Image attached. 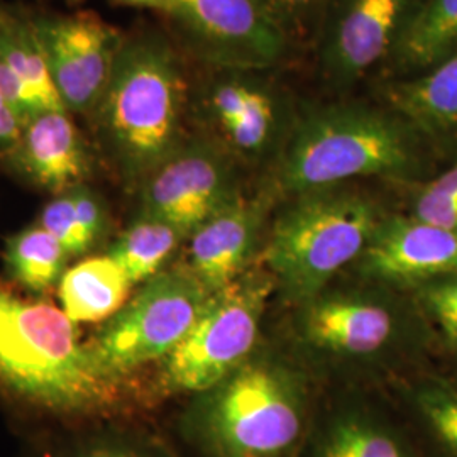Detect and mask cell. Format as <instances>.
I'll return each mask as SVG.
<instances>
[{
    "label": "cell",
    "instance_id": "1",
    "mask_svg": "<svg viewBox=\"0 0 457 457\" xmlns=\"http://www.w3.org/2000/svg\"><path fill=\"white\" fill-rule=\"evenodd\" d=\"M419 143L420 134L392 109L358 102L298 109L273 192L295 196L370 177L407 180L420 168Z\"/></svg>",
    "mask_w": 457,
    "mask_h": 457
},
{
    "label": "cell",
    "instance_id": "2",
    "mask_svg": "<svg viewBox=\"0 0 457 457\" xmlns=\"http://www.w3.org/2000/svg\"><path fill=\"white\" fill-rule=\"evenodd\" d=\"M75 322L43 302H28L0 285V386L24 402L65 415L105 411L119 400Z\"/></svg>",
    "mask_w": 457,
    "mask_h": 457
},
{
    "label": "cell",
    "instance_id": "3",
    "mask_svg": "<svg viewBox=\"0 0 457 457\" xmlns=\"http://www.w3.org/2000/svg\"><path fill=\"white\" fill-rule=\"evenodd\" d=\"M188 97L180 58L164 36L145 33L124 41L92 114L126 179L146 180L181 146Z\"/></svg>",
    "mask_w": 457,
    "mask_h": 457
},
{
    "label": "cell",
    "instance_id": "4",
    "mask_svg": "<svg viewBox=\"0 0 457 457\" xmlns=\"http://www.w3.org/2000/svg\"><path fill=\"white\" fill-rule=\"evenodd\" d=\"M311 411L305 385L285 364L247 360L187 419L202 457H298Z\"/></svg>",
    "mask_w": 457,
    "mask_h": 457
},
{
    "label": "cell",
    "instance_id": "5",
    "mask_svg": "<svg viewBox=\"0 0 457 457\" xmlns=\"http://www.w3.org/2000/svg\"><path fill=\"white\" fill-rule=\"evenodd\" d=\"M383 219L371 196L343 185L295 195L273 226L262 262L287 294L305 303L360 260Z\"/></svg>",
    "mask_w": 457,
    "mask_h": 457
},
{
    "label": "cell",
    "instance_id": "6",
    "mask_svg": "<svg viewBox=\"0 0 457 457\" xmlns=\"http://www.w3.org/2000/svg\"><path fill=\"white\" fill-rule=\"evenodd\" d=\"M273 278L247 273L211 296L195 326L166 358L171 392L207 393L245 364L258 341Z\"/></svg>",
    "mask_w": 457,
    "mask_h": 457
},
{
    "label": "cell",
    "instance_id": "7",
    "mask_svg": "<svg viewBox=\"0 0 457 457\" xmlns=\"http://www.w3.org/2000/svg\"><path fill=\"white\" fill-rule=\"evenodd\" d=\"M212 295L188 268L158 273L87 343L88 349L107 375L120 379L164 360L195 326Z\"/></svg>",
    "mask_w": 457,
    "mask_h": 457
},
{
    "label": "cell",
    "instance_id": "8",
    "mask_svg": "<svg viewBox=\"0 0 457 457\" xmlns=\"http://www.w3.org/2000/svg\"><path fill=\"white\" fill-rule=\"evenodd\" d=\"M162 12L212 70L266 71L288 53L292 36L262 0H166Z\"/></svg>",
    "mask_w": 457,
    "mask_h": 457
},
{
    "label": "cell",
    "instance_id": "9",
    "mask_svg": "<svg viewBox=\"0 0 457 457\" xmlns=\"http://www.w3.org/2000/svg\"><path fill=\"white\" fill-rule=\"evenodd\" d=\"M196 97L215 143L243 162L279 156L298 114L287 90L264 71L213 70Z\"/></svg>",
    "mask_w": 457,
    "mask_h": 457
},
{
    "label": "cell",
    "instance_id": "10",
    "mask_svg": "<svg viewBox=\"0 0 457 457\" xmlns=\"http://www.w3.org/2000/svg\"><path fill=\"white\" fill-rule=\"evenodd\" d=\"M239 194L234 158L215 141L181 145L143 181V212L192 234Z\"/></svg>",
    "mask_w": 457,
    "mask_h": 457
},
{
    "label": "cell",
    "instance_id": "11",
    "mask_svg": "<svg viewBox=\"0 0 457 457\" xmlns=\"http://www.w3.org/2000/svg\"><path fill=\"white\" fill-rule=\"evenodd\" d=\"M33 24L66 111L92 114L126 37L94 12L48 17Z\"/></svg>",
    "mask_w": 457,
    "mask_h": 457
},
{
    "label": "cell",
    "instance_id": "12",
    "mask_svg": "<svg viewBox=\"0 0 457 457\" xmlns=\"http://www.w3.org/2000/svg\"><path fill=\"white\" fill-rule=\"evenodd\" d=\"M420 0H337L320 39V70L347 88L390 58Z\"/></svg>",
    "mask_w": 457,
    "mask_h": 457
},
{
    "label": "cell",
    "instance_id": "13",
    "mask_svg": "<svg viewBox=\"0 0 457 457\" xmlns=\"http://www.w3.org/2000/svg\"><path fill=\"white\" fill-rule=\"evenodd\" d=\"M402 328L398 311L388 300L368 294H322L305 302L302 336L324 353L368 358L390 347Z\"/></svg>",
    "mask_w": 457,
    "mask_h": 457
},
{
    "label": "cell",
    "instance_id": "14",
    "mask_svg": "<svg viewBox=\"0 0 457 457\" xmlns=\"http://www.w3.org/2000/svg\"><path fill=\"white\" fill-rule=\"evenodd\" d=\"M360 260L366 277L420 287L457 275V232L413 215H385Z\"/></svg>",
    "mask_w": 457,
    "mask_h": 457
},
{
    "label": "cell",
    "instance_id": "15",
    "mask_svg": "<svg viewBox=\"0 0 457 457\" xmlns=\"http://www.w3.org/2000/svg\"><path fill=\"white\" fill-rule=\"evenodd\" d=\"M270 202V192H239L190 234L188 270L212 294L243 275Z\"/></svg>",
    "mask_w": 457,
    "mask_h": 457
},
{
    "label": "cell",
    "instance_id": "16",
    "mask_svg": "<svg viewBox=\"0 0 457 457\" xmlns=\"http://www.w3.org/2000/svg\"><path fill=\"white\" fill-rule=\"evenodd\" d=\"M9 154L28 180L54 195L85 185L90 177L88 147L68 111L34 115Z\"/></svg>",
    "mask_w": 457,
    "mask_h": 457
},
{
    "label": "cell",
    "instance_id": "17",
    "mask_svg": "<svg viewBox=\"0 0 457 457\" xmlns=\"http://www.w3.org/2000/svg\"><path fill=\"white\" fill-rule=\"evenodd\" d=\"M298 457H419L409 436L375 410L349 405L311 420Z\"/></svg>",
    "mask_w": 457,
    "mask_h": 457
},
{
    "label": "cell",
    "instance_id": "18",
    "mask_svg": "<svg viewBox=\"0 0 457 457\" xmlns=\"http://www.w3.org/2000/svg\"><path fill=\"white\" fill-rule=\"evenodd\" d=\"M386 98L420 136L457 139V48L422 75L390 85Z\"/></svg>",
    "mask_w": 457,
    "mask_h": 457
},
{
    "label": "cell",
    "instance_id": "19",
    "mask_svg": "<svg viewBox=\"0 0 457 457\" xmlns=\"http://www.w3.org/2000/svg\"><path fill=\"white\" fill-rule=\"evenodd\" d=\"M132 281L109 254L79 262L58 283L62 311L73 322H98L114 317L131 292Z\"/></svg>",
    "mask_w": 457,
    "mask_h": 457
},
{
    "label": "cell",
    "instance_id": "20",
    "mask_svg": "<svg viewBox=\"0 0 457 457\" xmlns=\"http://www.w3.org/2000/svg\"><path fill=\"white\" fill-rule=\"evenodd\" d=\"M457 48V0H420L393 53L403 71L427 70Z\"/></svg>",
    "mask_w": 457,
    "mask_h": 457
},
{
    "label": "cell",
    "instance_id": "21",
    "mask_svg": "<svg viewBox=\"0 0 457 457\" xmlns=\"http://www.w3.org/2000/svg\"><path fill=\"white\" fill-rule=\"evenodd\" d=\"M0 56L17 79L33 92L45 112L66 111L33 22L0 19Z\"/></svg>",
    "mask_w": 457,
    "mask_h": 457
},
{
    "label": "cell",
    "instance_id": "22",
    "mask_svg": "<svg viewBox=\"0 0 457 457\" xmlns=\"http://www.w3.org/2000/svg\"><path fill=\"white\" fill-rule=\"evenodd\" d=\"M185 234L180 228L141 213V217L126 228L109 251V256L122 266L134 283L146 281L158 275L164 262L179 247Z\"/></svg>",
    "mask_w": 457,
    "mask_h": 457
},
{
    "label": "cell",
    "instance_id": "23",
    "mask_svg": "<svg viewBox=\"0 0 457 457\" xmlns=\"http://www.w3.org/2000/svg\"><path fill=\"white\" fill-rule=\"evenodd\" d=\"M66 258L63 245L41 226L21 230L5 247L11 275L34 294H45L60 283Z\"/></svg>",
    "mask_w": 457,
    "mask_h": 457
},
{
    "label": "cell",
    "instance_id": "24",
    "mask_svg": "<svg viewBox=\"0 0 457 457\" xmlns=\"http://www.w3.org/2000/svg\"><path fill=\"white\" fill-rule=\"evenodd\" d=\"M413 407L432 439L447 456L457 457V386L445 381L424 383L413 395Z\"/></svg>",
    "mask_w": 457,
    "mask_h": 457
},
{
    "label": "cell",
    "instance_id": "25",
    "mask_svg": "<svg viewBox=\"0 0 457 457\" xmlns=\"http://www.w3.org/2000/svg\"><path fill=\"white\" fill-rule=\"evenodd\" d=\"M39 226L63 245L68 256H79L87 253L92 245L83 232L82 224L77 217L71 196L66 192L56 195L41 213Z\"/></svg>",
    "mask_w": 457,
    "mask_h": 457
},
{
    "label": "cell",
    "instance_id": "26",
    "mask_svg": "<svg viewBox=\"0 0 457 457\" xmlns=\"http://www.w3.org/2000/svg\"><path fill=\"white\" fill-rule=\"evenodd\" d=\"M419 300L441 328L445 341L457 345V275L420 285Z\"/></svg>",
    "mask_w": 457,
    "mask_h": 457
},
{
    "label": "cell",
    "instance_id": "27",
    "mask_svg": "<svg viewBox=\"0 0 457 457\" xmlns=\"http://www.w3.org/2000/svg\"><path fill=\"white\" fill-rule=\"evenodd\" d=\"M413 217L457 232V198L441 195L422 187L413 200Z\"/></svg>",
    "mask_w": 457,
    "mask_h": 457
},
{
    "label": "cell",
    "instance_id": "28",
    "mask_svg": "<svg viewBox=\"0 0 457 457\" xmlns=\"http://www.w3.org/2000/svg\"><path fill=\"white\" fill-rule=\"evenodd\" d=\"M0 96L24 124L31 120L34 115L45 112L37 98L34 97L33 92L17 79L16 73L2 60V56H0Z\"/></svg>",
    "mask_w": 457,
    "mask_h": 457
},
{
    "label": "cell",
    "instance_id": "29",
    "mask_svg": "<svg viewBox=\"0 0 457 457\" xmlns=\"http://www.w3.org/2000/svg\"><path fill=\"white\" fill-rule=\"evenodd\" d=\"M287 33H300L320 12L326 0H262Z\"/></svg>",
    "mask_w": 457,
    "mask_h": 457
},
{
    "label": "cell",
    "instance_id": "30",
    "mask_svg": "<svg viewBox=\"0 0 457 457\" xmlns=\"http://www.w3.org/2000/svg\"><path fill=\"white\" fill-rule=\"evenodd\" d=\"M68 194L71 196L75 212L82 224L87 239L90 241V245H96L105 228V211L102 200L85 185L70 190Z\"/></svg>",
    "mask_w": 457,
    "mask_h": 457
},
{
    "label": "cell",
    "instance_id": "31",
    "mask_svg": "<svg viewBox=\"0 0 457 457\" xmlns=\"http://www.w3.org/2000/svg\"><path fill=\"white\" fill-rule=\"evenodd\" d=\"M66 457H153L137 445L128 442H100Z\"/></svg>",
    "mask_w": 457,
    "mask_h": 457
},
{
    "label": "cell",
    "instance_id": "32",
    "mask_svg": "<svg viewBox=\"0 0 457 457\" xmlns=\"http://www.w3.org/2000/svg\"><path fill=\"white\" fill-rule=\"evenodd\" d=\"M22 128H24V122L0 96V151L9 153L12 147L16 146Z\"/></svg>",
    "mask_w": 457,
    "mask_h": 457
},
{
    "label": "cell",
    "instance_id": "33",
    "mask_svg": "<svg viewBox=\"0 0 457 457\" xmlns=\"http://www.w3.org/2000/svg\"><path fill=\"white\" fill-rule=\"evenodd\" d=\"M115 2H119V4H124V5H136V7H151V9L162 11L166 0H115Z\"/></svg>",
    "mask_w": 457,
    "mask_h": 457
}]
</instances>
